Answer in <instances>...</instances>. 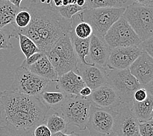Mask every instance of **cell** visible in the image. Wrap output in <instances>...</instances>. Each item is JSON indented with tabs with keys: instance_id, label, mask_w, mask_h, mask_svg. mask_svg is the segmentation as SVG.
<instances>
[{
	"instance_id": "obj_17",
	"label": "cell",
	"mask_w": 153,
	"mask_h": 136,
	"mask_svg": "<svg viewBox=\"0 0 153 136\" xmlns=\"http://www.w3.org/2000/svg\"><path fill=\"white\" fill-rule=\"evenodd\" d=\"M55 83L56 88L68 96H79L81 90L86 86L81 77L74 71H69L58 77Z\"/></svg>"
},
{
	"instance_id": "obj_11",
	"label": "cell",
	"mask_w": 153,
	"mask_h": 136,
	"mask_svg": "<svg viewBox=\"0 0 153 136\" xmlns=\"http://www.w3.org/2000/svg\"><path fill=\"white\" fill-rule=\"evenodd\" d=\"M114 111L103 109L92 103L87 128L91 136H105L113 132Z\"/></svg>"
},
{
	"instance_id": "obj_44",
	"label": "cell",
	"mask_w": 153,
	"mask_h": 136,
	"mask_svg": "<svg viewBox=\"0 0 153 136\" xmlns=\"http://www.w3.org/2000/svg\"><path fill=\"white\" fill-rule=\"evenodd\" d=\"M105 136H118L115 133H114V132H111V133H110L109 134H107Z\"/></svg>"
},
{
	"instance_id": "obj_27",
	"label": "cell",
	"mask_w": 153,
	"mask_h": 136,
	"mask_svg": "<svg viewBox=\"0 0 153 136\" xmlns=\"http://www.w3.org/2000/svg\"><path fill=\"white\" fill-rule=\"evenodd\" d=\"M0 136H33V130L17 128L5 123L0 125Z\"/></svg>"
},
{
	"instance_id": "obj_20",
	"label": "cell",
	"mask_w": 153,
	"mask_h": 136,
	"mask_svg": "<svg viewBox=\"0 0 153 136\" xmlns=\"http://www.w3.org/2000/svg\"><path fill=\"white\" fill-rule=\"evenodd\" d=\"M69 37L71 38V43L75 49L76 55H77L79 62H81L85 64H92V63L88 62L86 60V58L88 57L89 53V46L90 37L86 39H81L79 38L75 34L74 31L71 29L69 32Z\"/></svg>"
},
{
	"instance_id": "obj_30",
	"label": "cell",
	"mask_w": 153,
	"mask_h": 136,
	"mask_svg": "<svg viewBox=\"0 0 153 136\" xmlns=\"http://www.w3.org/2000/svg\"><path fill=\"white\" fill-rule=\"evenodd\" d=\"M139 132L140 136H153V120L140 122Z\"/></svg>"
},
{
	"instance_id": "obj_1",
	"label": "cell",
	"mask_w": 153,
	"mask_h": 136,
	"mask_svg": "<svg viewBox=\"0 0 153 136\" xmlns=\"http://www.w3.org/2000/svg\"><path fill=\"white\" fill-rule=\"evenodd\" d=\"M30 0L27 9L32 15V20L28 26L24 29L13 30V37L17 39V33H20L30 37L34 41L40 52L46 54L59 38L69 33L71 26L70 20L62 16L51 4V1L44 3Z\"/></svg>"
},
{
	"instance_id": "obj_42",
	"label": "cell",
	"mask_w": 153,
	"mask_h": 136,
	"mask_svg": "<svg viewBox=\"0 0 153 136\" xmlns=\"http://www.w3.org/2000/svg\"><path fill=\"white\" fill-rule=\"evenodd\" d=\"M54 5L55 7H60L62 5V0H53Z\"/></svg>"
},
{
	"instance_id": "obj_8",
	"label": "cell",
	"mask_w": 153,
	"mask_h": 136,
	"mask_svg": "<svg viewBox=\"0 0 153 136\" xmlns=\"http://www.w3.org/2000/svg\"><path fill=\"white\" fill-rule=\"evenodd\" d=\"M51 82L20 65L15 71L11 90L28 96H39Z\"/></svg>"
},
{
	"instance_id": "obj_40",
	"label": "cell",
	"mask_w": 153,
	"mask_h": 136,
	"mask_svg": "<svg viewBox=\"0 0 153 136\" xmlns=\"http://www.w3.org/2000/svg\"><path fill=\"white\" fill-rule=\"evenodd\" d=\"M10 2H11L13 4L15 5L17 7H20V5L23 0H9Z\"/></svg>"
},
{
	"instance_id": "obj_46",
	"label": "cell",
	"mask_w": 153,
	"mask_h": 136,
	"mask_svg": "<svg viewBox=\"0 0 153 136\" xmlns=\"http://www.w3.org/2000/svg\"><path fill=\"white\" fill-rule=\"evenodd\" d=\"M122 1H123V2H124L125 3H126L128 1H129V0H122Z\"/></svg>"
},
{
	"instance_id": "obj_41",
	"label": "cell",
	"mask_w": 153,
	"mask_h": 136,
	"mask_svg": "<svg viewBox=\"0 0 153 136\" xmlns=\"http://www.w3.org/2000/svg\"><path fill=\"white\" fill-rule=\"evenodd\" d=\"M76 4L80 7H86V1L85 0H75Z\"/></svg>"
},
{
	"instance_id": "obj_36",
	"label": "cell",
	"mask_w": 153,
	"mask_h": 136,
	"mask_svg": "<svg viewBox=\"0 0 153 136\" xmlns=\"http://www.w3.org/2000/svg\"><path fill=\"white\" fill-rule=\"evenodd\" d=\"M135 1L141 5L153 7V0H135Z\"/></svg>"
},
{
	"instance_id": "obj_16",
	"label": "cell",
	"mask_w": 153,
	"mask_h": 136,
	"mask_svg": "<svg viewBox=\"0 0 153 136\" xmlns=\"http://www.w3.org/2000/svg\"><path fill=\"white\" fill-rule=\"evenodd\" d=\"M111 48L105 39L94 34L90 37L89 53L90 63L101 68H107Z\"/></svg>"
},
{
	"instance_id": "obj_5",
	"label": "cell",
	"mask_w": 153,
	"mask_h": 136,
	"mask_svg": "<svg viewBox=\"0 0 153 136\" xmlns=\"http://www.w3.org/2000/svg\"><path fill=\"white\" fill-rule=\"evenodd\" d=\"M126 7L86 9L81 11L82 18L92 27L93 34L104 38L113 24L121 18Z\"/></svg>"
},
{
	"instance_id": "obj_9",
	"label": "cell",
	"mask_w": 153,
	"mask_h": 136,
	"mask_svg": "<svg viewBox=\"0 0 153 136\" xmlns=\"http://www.w3.org/2000/svg\"><path fill=\"white\" fill-rule=\"evenodd\" d=\"M104 39L111 48L139 46L142 42L129 23L123 16L107 31Z\"/></svg>"
},
{
	"instance_id": "obj_31",
	"label": "cell",
	"mask_w": 153,
	"mask_h": 136,
	"mask_svg": "<svg viewBox=\"0 0 153 136\" xmlns=\"http://www.w3.org/2000/svg\"><path fill=\"white\" fill-rule=\"evenodd\" d=\"M50 129L45 123L38 125L33 129V136H52Z\"/></svg>"
},
{
	"instance_id": "obj_4",
	"label": "cell",
	"mask_w": 153,
	"mask_h": 136,
	"mask_svg": "<svg viewBox=\"0 0 153 136\" xmlns=\"http://www.w3.org/2000/svg\"><path fill=\"white\" fill-rule=\"evenodd\" d=\"M141 41L153 36V7L137 2L127 6L123 15Z\"/></svg>"
},
{
	"instance_id": "obj_3",
	"label": "cell",
	"mask_w": 153,
	"mask_h": 136,
	"mask_svg": "<svg viewBox=\"0 0 153 136\" xmlns=\"http://www.w3.org/2000/svg\"><path fill=\"white\" fill-rule=\"evenodd\" d=\"M58 77L69 71L76 72L79 62L69 33H66L55 42L46 54Z\"/></svg>"
},
{
	"instance_id": "obj_22",
	"label": "cell",
	"mask_w": 153,
	"mask_h": 136,
	"mask_svg": "<svg viewBox=\"0 0 153 136\" xmlns=\"http://www.w3.org/2000/svg\"><path fill=\"white\" fill-rule=\"evenodd\" d=\"M41 101L49 109H58L68 97L67 94L59 92L44 91L39 96Z\"/></svg>"
},
{
	"instance_id": "obj_6",
	"label": "cell",
	"mask_w": 153,
	"mask_h": 136,
	"mask_svg": "<svg viewBox=\"0 0 153 136\" xmlns=\"http://www.w3.org/2000/svg\"><path fill=\"white\" fill-rule=\"evenodd\" d=\"M92 102L88 97L81 96H68L58 109L68 124H73L80 130L87 128Z\"/></svg>"
},
{
	"instance_id": "obj_39",
	"label": "cell",
	"mask_w": 153,
	"mask_h": 136,
	"mask_svg": "<svg viewBox=\"0 0 153 136\" xmlns=\"http://www.w3.org/2000/svg\"><path fill=\"white\" fill-rule=\"evenodd\" d=\"M76 4L75 0H62V5L66 6L68 5Z\"/></svg>"
},
{
	"instance_id": "obj_38",
	"label": "cell",
	"mask_w": 153,
	"mask_h": 136,
	"mask_svg": "<svg viewBox=\"0 0 153 136\" xmlns=\"http://www.w3.org/2000/svg\"><path fill=\"white\" fill-rule=\"evenodd\" d=\"M52 136H81L79 134L76 133L75 132H72L70 134H67L65 132H58V133L53 134Z\"/></svg>"
},
{
	"instance_id": "obj_14",
	"label": "cell",
	"mask_w": 153,
	"mask_h": 136,
	"mask_svg": "<svg viewBox=\"0 0 153 136\" xmlns=\"http://www.w3.org/2000/svg\"><path fill=\"white\" fill-rule=\"evenodd\" d=\"M88 98L97 107L113 111L123 104L115 90L108 85L93 90Z\"/></svg>"
},
{
	"instance_id": "obj_19",
	"label": "cell",
	"mask_w": 153,
	"mask_h": 136,
	"mask_svg": "<svg viewBox=\"0 0 153 136\" xmlns=\"http://www.w3.org/2000/svg\"><path fill=\"white\" fill-rule=\"evenodd\" d=\"M153 109V97L148 94V96L143 102L133 100L131 111L140 122L146 121L151 118V113Z\"/></svg>"
},
{
	"instance_id": "obj_2",
	"label": "cell",
	"mask_w": 153,
	"mask_h": 136,
	"mask_svg": "<svg viewBox=\"0 0 153 136\" xmlns=\"http://www.w3.org/2000/svg\"><path fill=\"white\" fill-rule=\"evenodd\" d=\"M5 123L17 128L33 130L46 120L49 111L39 96L7 90L0 96Z\"/></svg>"
},
{
	"instance_id": "obj_24",
	"label": "cell",
	"mask_w": 153,
	"mask_h": 136,
	"mask_svg": "<svg viewBox=\"0 0 153 136\" xmlns=\"http://www.w3.org/2000/svg\"><path fill=\"white\" fill-rule=\"evenodd\" d=\"M32 15L27 7H20L19 12L16 13L14 22L11 24L12 29L13 30L24 29L29 26Z\"/></svg>"
},
{
	"instance_id": "obj_47",
	"label": "cell",
	"mask_w": 153,
	"mask_h": 136,
	"mask_svg": "<svg viewBox=\"0 0 153 136\" xmlns=\"http://www.w3.org/2000/svg\"><path fill=\"white\" fill-rule=\"evenodd\" d=\"M139 136H140V135H139Z\"/></svg>"
},
{
	"instance_id": "obj_34",
	"label": "cell",
	"mask_w": 153,
	"mask_h": 136,
	"mask_svg": "<svg viewBox=\"0 0 153 136\" xmlns=\"http://www.w3.org/2000/svg\"><path fill=\"white\" fill-rule=\"evenodd\" d=\"M148 96V92L144 87H141L137 89L136 91L134 92V100L136 102H143L144 101Z\"/></svg>"
},
{
	"instance_id": "obj_13",
	"label": "cell",
	"mask_w": 153,
	"mask_h": 136,
	"mask_svg": "<svg viewBox=\"0 0 153 136\" xmlns=\"http://www.w3.org/2000/svg\"><path fill=\"white\" fill-rule=\"evenodd\" d=\"M81 77L86 86L92 90L107 85V68H101L95 64H85L79 62L76 72Z\"/></svg>"
},
{
	"instance_id": "obj_23",
	"label": "cell",
	"mask_w": 153,
	"mask_h": 136,
	"mask_svg": "<svg viewBox=\"0 0 153 136\" xmlns=\"http://www.w3.org/2000/svg\"><path fill=\"white\" fill-rule=\"evenodd\" d=\"M45 123L53 134L60 132L65 133L69 125L65 118L57 112L52 114L48 118H46L44 123Z\"/></svg>"
},
{
	"instance_id": "obj_37",
	"label": "cell",
	"mask_w": 153,
	"mask_h": 136,
	"mask_svg": "<svg viewBox=\"0 0 153 136\" xmlns=\"http://www.w3.org/2000/svg\"><path fill=\"white\" fill-rule=\"evenodd\" d=\"M144 88L147 90L148 94L153 97V79L144 86Z\"/></svg>"
},
{
	"instance_id": "obj_32",
	"label": "cell",
	"mask_w": 153,
	"mask_h": 136,
	"mask_svg": "<svg viewBox=\"0 0 153 136\" xmlns=\"http://www.w3.org/2000/svg\"><path fill=\"white\" fill-rule=\"evenodd\" d=\"M139 47L153 58V36L142 41Z\"/></svg>"
},
{
	"instance_id": "obj_21",
	"label": "cell",
	"mask_w": 153,
	"mask_h": 136,
	"mask_svg": "<svg viewBox=\"0 0 153 136\" xmlns=\"http://www.w3.org/2000/svg\"><path fill=\"white\" fill-rule=\"evenodd\" d=\"M20 7H17L9 0H0V29L14 22L16 13Z\"/></svg>"
},
{
	"instance_id": "obj_28",
	"label": "cell",
	"mask_w": 153,
	"mask_h": 136,
	"mask_svg": "<svg viewBox=\"0 0 153 136\" xmlns=\"http://www.w3.org/2000/svg\"><path fill=\"white\" fill-rule=\"evenodd\" d=\"M60 15L67 20H70L74 15L80 11L86 9V7H80L76 4L68 5L66 6L62 5L60 7H55Z\"/></svg>"
},
{
	"instance_id": "obj_12",
	"label": "cell",
	"mask_w": 153,
	"mask_h": 136,
	"mask_svg": "<svg viewBox=\"0 0 153 136\" xmlns=\"http://www.w3.org/2000/svg\"><path fill=\"white\" fill-rule=\"evenodd\" d=\"M143 50L139 46L120 47L111 48L107 68L110 69H128Z\"/></svg>"
},
{
	"instance_id": "obj_43",
	"label": "cell",
	"mask_w": 153,
	"mask_h": 136,
	"mask_svg": "<svg viewBox=\"0 0 153 136\" xmlns=\"http://www.w3.org/2000/svg\"><path fill=\"white\" fill-rule=\"evenodd\" d=\"M0 96H1V92H0ZM2 123V109L1 106V102H0V125Z\"/></svg>"
},
{
	"instance_id": "obj_29",
	"label": "cell",
	"mask_w": 153,
	"mask_h": 136,
	"mask_svg": "<svg viewBox=\"0 0 153 136\" xmlns=\"http://www.w3.org/2000/svg\"><path fill=\"white\" fill-rule=\"evenodd\" d=\"M12 37L11 31L4 28L0 29V50L13 48V45L11 42Z\"/></svg>"
},
{
	"instance_id": "obj_25",
	"label": "cell",
	"mask_w": 153,
	"mask_h": 136,
	"mask_svg": "<svg viewBox=\"0 0 153 136\" xmlns=\"http://www.w3.org/2000/svg\"><path fill=\"white\" fill-rule=\"evenodd\" d=\"M17 39L19 40L20 48L26 58H29L31 55L36 52H40L34 41L25 35L20 33H17Z\"/></svg>"
},
{
	"instance_id": "obj_45",
	"label": "cell",
	"mask_w": 153,
	"mask_h": 136,
	"mask_svg": "<svg viewBox=\"0 0 153 136\" xmlns=\"http://www.w3.org/2000/svg\"><path fill=\"white\" fill-rule=\"evenodd\" d=\"M151 119L153 120V109L152 111V113H151Z\"/></svg>"
},
{
	"instance_id": "obj_10",
	"label": "cell",
	"mask_w": 153,
	"mask_h": 136,
	"mask_svg": "<svg viewBox=\"0 0 153 136\" xmlns=\"http://www.w3.org/2000/svg\"><path fill=\"white\" fill-rule=\"evenodd\" d=\"M132 103H123L114 111L113 132L118 136H139L140 121L131 111Z\"/></svg>"
},
{
	"instance_id": "obj_18",
	"label": "cell",
	"mask_w": 153,
	"mask_h": 136,
	"mask_svg": "<svg viewBox=\"0 0 153 136\" xmlns=\"http://www.w3.org/2000/svg\"><path fill=\"white\" fill-rule=\"evenodd\" d=\"M24 68L52 82H56L58 79V73L46 54L33 64Z\"/></svg>"
},
{
	"instance_id": "obj_35",
	"label": "cell",
	"mask_w": 153,
	"mask_h": 136,
	"mask_svg": "<svg viewBox=\"0 0 153 136\" xmlns=\"http://www.w3.org/2000/svg\"><path fill=\"white\" fill-rule=\"evenodd\" d=\"M92 90L90 87L85 86L81 90V91L79 92V96L83 97H88L90 96V94H92Z\"/></svg>"
},
{
	"instance_id": "obj_26",
	"label": "cell",
	"mask_w": 153,
	"mask_h": 136,
	"mask_svg": "<svg viewBox=\"0 0 153 136\" xmlns=\"http://www.w3.org/2000/svg\"><path fill=\"white\" fill-rule=\"evenodd\" d=\"M87 9L103 7H125L122 0H85Z\"/></svg>"
},
{
	"instance_id": "obj_15",
	"label": "cell",
	"mask_w": 153,
	"mask_h": 136,
	"mask_svg": "<svg viewBox=\"0 0 153 136\" xmlns=\"http://www.w3.org/2000/svg\"><path fill=\"white\" fill-rule=\"evenodd\" d=\"M129 69L140 85L144 87L153 79V58L143 51L130 66Z\"/></svg>"
},
{
	"instance_id": "obj_33",
	"label": "cell",
	"mask_w": 153,
	"mask_h": 136,
	"mask_svg": "<svg viewBox=\"0 0 153 136\" xmlns=\"http://www.w3.org/2000/svg\"><path fill=\"white\" fill-rule=\"evenodd\" d=\"M45 54H44L42 52H36V53H34L33 54L31 55L29 58H26L25 60L22 62V64L20 65L23 66V67H27V66L32 65L34 63H36V62L39 60V59L42 58Z\"/></svg>"
},
{
	"instance_id": "obj_7",
	"label": "cell",
	"mask_w": 153,
	"mask_h": 136,
	"mask_svg": "<svg viewBox=\"0 0 153 136\" xmlns=\"http://www.w3.org/2000/svg\"><path fill=\"white\" fill-rule=\"evenodd\" d=\"M107 85L115 90L123 103H132L134 92L143 87L129 68L110 69L107 68Z\"/></svg>"
}]
</instances>
